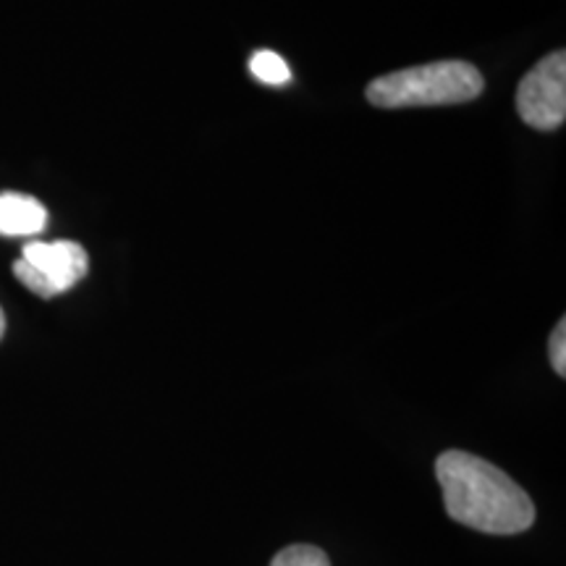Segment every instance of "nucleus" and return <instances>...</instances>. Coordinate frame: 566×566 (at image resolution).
<instances>
[{
    "label": "nucleus",
    "instance_id": "1",
    "mask_svg": "<svg viewBox=\"0 0 566 566\" xmlns=\"http://www.w3.org/2000/svg\"><path fill=\"white\" fill-rule=\"evenodd\" d=\"M446 514L459 525L488 535L525 533L535 522V504L504 470L467 451H443L436 462Z\"/></svg>",
    "mask_w": 566,
    "mask_h": 566
},
{
    "label": "nucleus",
    "instance_id": "2",
    "mask_svg": "<svg viewBox=\"0 0 566 566\" xmlns=\"http://www.w3.org/2000/svg\"><path fill=\"white\" fill-rule=\"evenodd\" d=\"M483 90V74L472 63L438 61L378 76L367 87V101L378 108H428L470 103Z\"/></svg>",
    "mask_w": 566,
    "mask_h": 566
},
{
    "label": "nucleus",
    "instance_id": "3",
    "mask_svg": "<svg viewBox=\"0 0 566 566\" xmlns=\"http://www.w3.org/2000/svg\"><path fill=\"white\" fill-rule=\"evenodd\" d=\"M90 271V254L76 242H30L13 263V275L42 300L74 289Z\"/></svg>",
    "mask_w": 566,
    "mask_h": 566
},
{
    "label": "nucleus",
    "instance_id": "4",
    "mask_svg": "<svg viewBox=\"0 0 566 566\" xmlns=\"http://www.w3.org/2000/svg\"><path fill=\"white\" fill-rule=\"evenodd\" d=\"M522 122L537 132H554L566 118V53L554 51L527 71L516 90Z\"/></svg>",
    "mask_w": 566,
    "mask_h": 566
},
{
    "label": "nucleus",
    "instance_id": "5",
    "mask_svg": "<svg viewBox=\"0 0 566 566\" xmlns=\"http://www.w3.org/2000/svg\"><path fill=\"white\" fill-rule=\"evenodd\" d=\"M48 226V210L40 200L21 192L0 195V237H38Z\"/></svg>",
    "mask_w": 566,
    "mask_h": 566
},
{
    "label": "nucleus",
    "instance_id": "6",
    "mask_svg": "<svg viewBox=\"0 0 566 566\" xmlns=\"http://www.w3.org/2000/svg\"><path fill=\"white\" fill-rule=\"evenodd\" d=\"M250 71H252L254 80L263 82V84H271V87H281V84H286L289 80H292V69H289V63L273 51L254 53L250 61Z\"/></svg>",
    "mask_w": 566,
    "mask_h": 566
},
{
    "label": "nucleus",
    "instance_id": "7",
    "mask_svg": "<svg viewBox=\"0 0 566 566\" xmlns=\"http://www.w3.org/2000/svg\"><path fill=\"white\" fill-rule=\"evenodd\" d=\"M271 566H331V562L315 546H289L281 554H275Z\"/></svg>",
    "mask_w": 566,
    "mask_h": 566
},
{
    "label": "nucleus",
    "instance_id": "8",
    "mask_svg": "<svg viewBox=\"0 0 566 566\" xmlns=\"http://www.w3.org/2000/svg\"><path fill=\"white\" fill-rule=\"evenodd\" d=\"M548 354H551V367H554V370L564 378L566 375V321L564 317L558 321L554 334H551Z\"/></svg>",
    "mask_w": 566,
    "mask_h": 566
},
{
    "label": "nucleus",
    "instance_id": "9",
    "mask_svg": "<svg viewBox=\"0 0 566 566\" xmlns=\"http://www.w3.org/2000/svg\"><path fill=\"white\" fill-rule=\"evenodd\" d=\"M3 334H6V315L3 310H0V338H3Z\"/></svg>",
    "mask_w": 566,
    "mask_h": 566
}]
</instances>
